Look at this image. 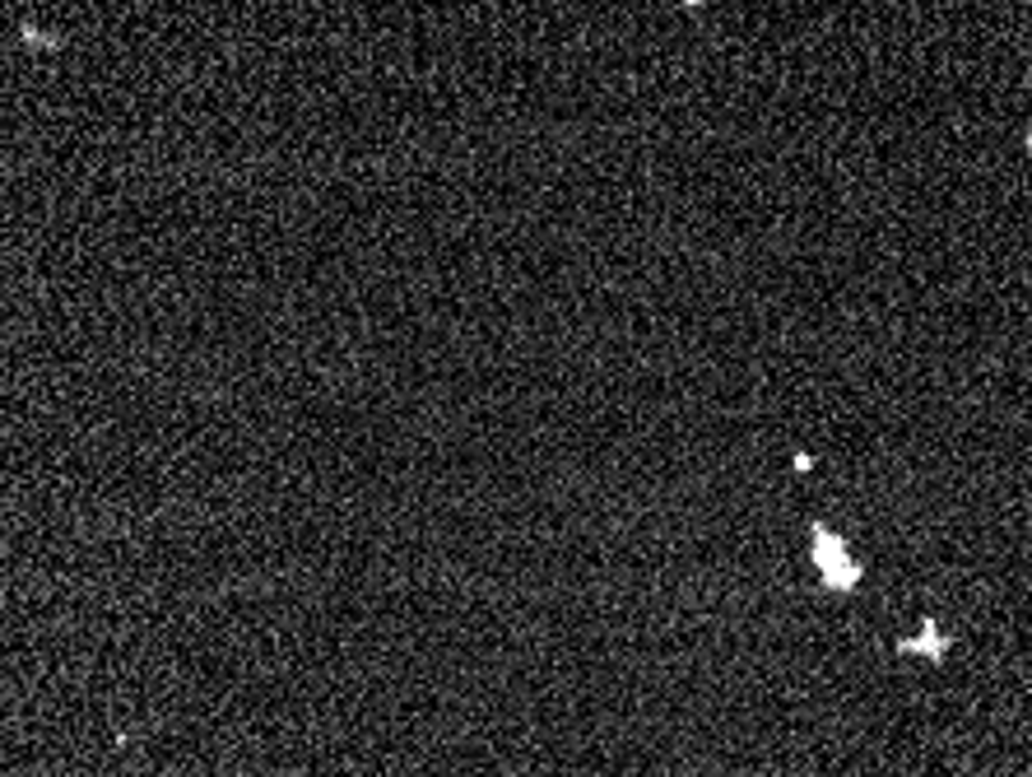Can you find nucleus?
<instances>
[{
  "instance_id": "nucleus-1",
  "label": "nucleus",
  "mask_w": 1032,
  "mask_h": 777,
  "mask_svg": "<svg viewBox=\"0 0 1032 777\" xmlns=\"http://www.w3.org/2000/svg\"><path fill=\"white\" fill-rule=\"evenodd\" d=\"M809 559L818 568V582H824L828 591H837V596H852L861 587V578H865V568L852 559L846 540L837 531H828L824 522L809 527Z\"/></svg>"
},
{
  "instance_id": "nucleus-2",
  "label": "nucleus",
  "mask_w": 1032,
  "mask_h": 777,
  "mask_svg": "<svg viewBox=\"0 0 1032 777\" xmlns=\"http://www.w3.org/2000/svg\"><path fill=\"white\" fill-rule=\"evenodd\" d=\"M949 647H954V638L940 629L935 614H925L921 629H916L912 638H897V642H893V652H903V657H925V661H944Z\"/></svg>"
},
{
  "instance_id": "nucleus-3",
  "label": "nucleus",
  "mask_w": 1032,
  "mask_h": 777,
  "mask_svg": "<svg viewBox=\"0 0 1032 777\" xmlns=\"http://www.w3.org/2000/svg\"><path fill=\"white\" fill-rule=\"evenodd\" d=\"M796 471H800V475L814 471V456H809V452H796Z\"/></svg>"
},
{
  "instance_id": "nucleus-4",
  "label": "nucleus",
  "mask_w": 1032,
  "mask_h": 777,
  "mask_svg": "<svg viewBox=\"0 0 1032 777\" xmlns=\"http://www.w3.org/2000/svg\"><path fill=\"white\" fill-rule=\"evenodd\" d=\"M684 6H707V0H684Z\"/></svg>"
},
{
  "instance_id": "nucleus-5",
  "label": "nucleus",
  "mask_w": 1032,
  "mask_h": 777,
  "mask_svg": "<svg viewBox=\"0 0 1032 777\" xmlns=\"http://www.w3.org/2000/svg\"><path fill=\"white\" fill-rule=\"evenodd\" d=\"M1028 149H1032V131H1028Z\"/></svg>"
}]
</instances>
